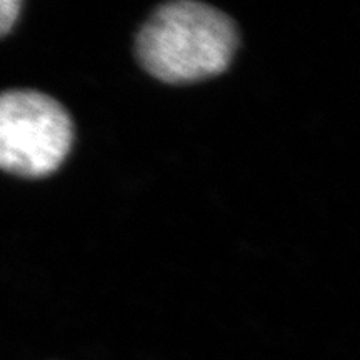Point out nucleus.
Here are the masks:
<instances>
[{"label": "nucleus", "mask_w": 360, "mask_h": 360, "mask_svg": "<svg viewBox=\"0 0 360 360\" xmlns=\"http://www.w3.org/2000/svg\"><path fill=\"white\" fill-rule=\"evenodd\" d=\"M20 0H0V37L7 35L20 15Z\"/></svg>", "instance_id": "nucleus-3"}, {"label": "nucleus", "mask_w": 360, "mask_h": 360, "mask_svg": "<svg viewBox=\"0 0 360 360\" xmlns=\"http://www.w3.org/2000/svg\"><path fill=\"white\" fill-rule=\"evenodd\" d=\"M238 34L231 17L192 0L162 6L137 35V56L148 74L167 84L205 80L231 65Z\"/></svg>", "instance_id": "nucleus-1"}, {"label": "nucleus", "mask_w": 360, "mask_h": 360, "mask_svg": "<svg viewBox=\"0 0 360 360\" xmlns=\"http://www.w3.org/2000/svg\"><path fill=\"white\" fill-rule=\"evenodd\" d=\"M74 141L70 115L37 90L0 94V169L45 177L64 164Z\"/></svg>", "instance_id": "nucleus-2"}]
</instances>
